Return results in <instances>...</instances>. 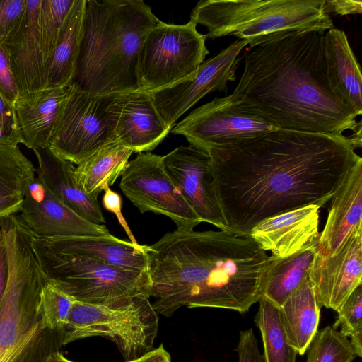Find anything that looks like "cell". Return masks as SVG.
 I'll return each instance as SVG.
<instances>
[{"label": "cell", "mask_w": 362, "mask_h": 362, "mask_svg": "<svg viewBox=\"0 0 362 362\" xmlns=\"http://www.w3.org/2000/svg\"><path fill=\"white\" fill-rule=\"evenodd\" d=\"M351 136L276 129L208 150L212 186L231 233L249 236L267 218L332 199L360 160Z\"/></svg>", "instance_id": "cell-1"}, {"label": "cell", "mask_w": 362, "mask_h": 362, "mask_svg": "<svg viewBox=\"0 0 362 362\" xmlns=\"http://www.w3.org/2000/svg\"><path fill=\"white\" fill-rule=\"evenodd\" d=\"M149 298L157 314L214 308L245 313L259 302L272 262L250 236L176 230L146 245Z\"/></svg>", "instance_id": "cell-2"}, {"label": "cell", "mask_w": 362, "mask_h": 362, "mask_svg": "<svg viewBox=\"0 0 362 362\" xmlns=\"http://www.w3.org/2000/svg\"><path fill=\"white\" fill-rule=\"evenodd\" d=\"M293 33L249 49L230 94L276 129L342 134L361 129L327 79L324 34Z\"/></svg>", "instance_id": "cell-3"}, {"label": "cell", "mask_w": 362, "mask_h": 362, "mask_svg": "<svg viewBox=\"0 0 362 362\" xmlns=\"http://www.w3.org/2000/svg\"><path fill=\"white\" fill-rule=\"evenodd\" d=\"M159 21L141 0H85L71 86L90 95L139 90V52Z\"/></svg>", "instance_id": "cell-4"}, {"label": "cell", "mask_w": 362, "mask_h": 362, "mask_svg": "<svg viewBox=\"0 0 362 362\" xmlns=\"http://www.w3.org/2000/svg\"><path fill=\"white\" fill-rule=\"evenodd\" d=\"M8 277L0 302V362H30L31 349L44 328L40 296L48 281L32 247L33 231L19 216L0 221Z\"/></svg>", "instance_id": "cell-5"}, {"label": "cell", "mask_w": 362, "mask_h": 362, "mask_svg": "<svg viewBox=\"0 0 362 362\" xmlns=\"http://www.w3.org/2000/svg\"><path fill=\"white\" fill-rule=\"evenodd\" d=\"M190 21L207 28V38L236 37L249 49L293 33L334 28L325 0H202Z\"/></svg>", "instance_id": "cell-6"}, {"label": "cell", "mask_w": 362, "mask_h": 362, "mask_svg": "<svg viewBox=\"0 0 362 362\" xmlns=\"http://www.w3.org/2000/svg\"><path fill=\"white\" fill-rule=\"evenodd\" d=\"M32 247L48 281L75 300L104 303L139 295L149 298L147 272L110 266L82 254L58 249L34 233Z\"/></svg>", "instance_id": "cell-7"}, {"label": "cell", "mask_w": 362, "mask_h": 362, "mask_svg": "<svg viewBox=\"0 0 362 362\" xmlns=\"http://www.w3.org/2000/svg\"><path fill=\"white\" fill-rule=\"evenodd\" d=\"M158 328L157 313L144 295L104 303L75 300L65 327L59 332L61 345L100 336L112 341L126 361L151 349Z\"/></svg>", "instance_id": "cell-8"}, {"label": "cell", "mask_w": 362, "mask_h": 362, "mask_svg": "<svg viewBox=\"0 0 362 362\" xmlns=\"http://www.w3.org/2000/svg\"><path fill=\"white\" fill-rule=\"evenodd\" d=\"M131 93L90 95L71 86L48 147L78 165L117 142V124Z\"/></svg>", "instance_id": "cell-9"}, {"label": "cell", "mask_w": 362, "mask_h": 362, "mask_svg": "<svg viewBox=\"0 0 362 362\" xmlns=\"http://www.w3.org/2000/svg\"><path fill=\"white\" fill-rule=\"evenodd\" d=\"M190 21L175 25L159 21L146 35L138 54L139 90L151 93L194 72L209 51L206 35Z\"/></svg>", "instance_id": "cell-10"}, {"label": "cell", "mask_w": 362, "mask_h": 362, "mask_svg": "<svg viewBox=\"0 0 362 362\" xmlns=\"http://www.w3.org/2000/svg\"><path fill=\"white\" fill-rule=\"evenodd\" d=\"M119 187L141 213L166 216L177 230H193L201 223L167 173L161 156L139 153L129 161Z\"/></svg>", "instance_id": "cell-11"}, {"label": "cell", "mask_w": 362, "mask_h": 362, "mask_svg": "<svg viewBox=\"0 0 362 362\" xmlns=\"http://www.w3.org/2000/svg\"><path fill=\"white\" fill-rule=\"evenodd\" d=\"M276 129L247 110L231 95L215 98L194 109L171 129L184 136L189 145L208 153L211 147L252 138Z\"/></svg>", "instance_id": "cell-12"}, {"label": "cell", "mask_w": 362, "mask_h": 362, "mask_svg": "<svg viewBox=\"0 0 362 362\" xmlns=\"http://www.w3.org/2000/svg\"><path fill=\"white\" fill-rule=\"evenodd\" d=\"M247 42L237 40L204 62L192 74L170 86L149 93L163 121L171 128L175 122L206 94L224 90L236 78L240 54Z\"/></svg>", "instance_id": "cell-13"}, {"label": "cell", "mask_w": 362, "mask_h": 362, "mask_svg": "<svg viewBox=\"0 0 362 362\" xmlns=\"http://www.w3.org/2000/svg\"><path fill=\"white\" fill-rule=\"evenodd\" d=\"M163 163L199 221L226 230V225L211 183L209 153L191 145L181 146L163 156Z\"/></svg>", "instance_id": "cell-14"}, {"label": "cell", "mask_w": 362, "mask_h": 362, "mask_svg": "<svg viewBox=\"0 0 362 362\" xmlns=\"http://www.w3.org/2000/svg\"><path fill=\"white\" fill-rule=\"evenodd\" d=\"M320 306L338 311L362 281V230L333 254L318 251L308 272Z\"/></svg>", "instance_id": "cell-15"}, {"label": "cell", "mask_w": 362, "mask_h": 362, "mask_svg": "<svg viewBox=\"0 0 362 362\" xmlns=\"http://www.w3.org/2000/svg\"><path fill=\"white\" fill-rule=\"evenodd\" d=\"M20 213L25 225L41 237L114 236L104 224L93 223L64 204L37 177L27 189Z\"/></svg>", "instance_id": "cell-16"}, {"label": "cell", "mask_w": 362, "mask_h": 362, "mask_svg": "<svg viewBox=\"0 0 362 362\" xmlns=\"http://www.w3.org/2000/svg\"><path fill=\"white\" fill-rule=\"evenodd\" d=\"M320 208L310 204L267 218L255 226L249 236L274 257L289 256L319 238Z\"/></svg>", "instance_id": "cell-17"}, {"label": "cell", "mask_w": 362, "mask_h": 362, "mask_svg": "<svg viewBox=\"0 0 362 362\" xmlns=\"http://www.w3.org/2000/svg\"><path fill=\"white\" fill-rule=\"evenodd\" d=\"M42 0H26L23 20L2 44L6 49L20 95L47 88L39 18Z\"/></svg>", "instance_id": "cell-18"}, {"label": "cell", "mask_w": 362, "mask_h": 362, "mask_svg": "<svg viewBox=\"0 0 362 362\" xmlns=\"http://www.w3.org/2000/svg\"><path fill=\"white\" fill-rule=\"evenodd\" d=\"M71 90V86L47 87L18 96L14 110L25 146L32 150L48 147Z\"/></svg>", "instance_id": "cell-19"}, {"label": "cell", "mask_w": 362, "mask_h": 362, "mask_svg": "<svg viewBox=\"0 0 362 362\" xmlns=\"http://www.w3.org/2000/svg\"><path fill=\"white\" fill-rule=\"evenodd\" d=\"M361 218L362 159L354 165L332 198L317 251L322 255L336 253L348 238L362 230Z\"/></svg>", "instance_id": "cell-20"}, {"label": "cell", "mask_w": 362, "mask_h": 362, "mask_svg": "<svg viewBox=\"0 0 362 362\" xmlns=\"http://www.w3.org/2000/svg\"><path fill=\"white\" fill-rule=\"evenodd\" d=\"M33 151L38 163L36 177L54 196L83 218L95 224L105 222L98 199L87 194L77 184L73 163L49 147Z\"/></svg>", "instance_id": "cell-21"}, {"label": "cell", "mask_w": 362, "mask_h": 362, "mask_svg": "<svg viewBox=\"0 0 362 362\" xmlns=\"http://www.w3.org/2000/svg\"><path fill=\"white\" fill-rule=\"evenodd\" d=\"M168 127L156 109L149 93L132 92L120 113L117 142L136 153L154 149L168 134Z\"/></svg>", "instance_id": "cell-22"}, {"label": "cell", "mask_w": 362, "mask_h": 362, "mask_svg": "<svg viewBox=\"0 0 362 362\" xmlns=\"http://www.w3.org/2000/svg\"><path fill=\"white\" fill-rule=\"evenodd\" d=\"M323 54L331 88L357 116L361 115V68L344 31L333 28L324 34Z\"/></svg>", "instance_id": "cell-23"}, {"label": "cell", "mask_w": 362, "mask_h": 362, "mask_svg": "<svg viewBox=\"0 0 362 362\" xmlns=\"http://www.w3.org/2000/svg\"><path fill=\"white\" fill-rule=\"evenodd\" d=\"M51 245L60 250L82 254L110 266L148 272L146 245L112 238L56 237L45 238Z\"/></svg>", "instance_id": "cell-24"}, {"label": "cell", "mask_w": 362, "mask_h": 362, "mask_svg": "<svg viewBox=\"0 0 362 362\" xmlns=\"http://www.w3.org/2000/svg\"><path fill=\"white\" fill-rule=\"evenodd\" d=\"M279 308L289 343L303 355L318 331L321 309L308 274Z\"/></svg>", "instance_id": "cell-25"}, {"label": "cell", "mask_w": 362, "mask_h": 362, "mask_svg": "<svg viewBox=\"0 0 362 362\" xmlns=\"http://www.w3.org/2000/svg\"><path fill=\"white\" fill-rule=\"evenodd\" d=\"M85 0H74L45 67L47 87L71 86L79 52Z\"/></svg>", "instance_id": "cell-26"}, {"label": "cell", "mask_w": 362, "mask_h": 362, "mask_svg": "<svg viewBox=\"0 0 362 362\" xmlns=\"http://www.w3.org/2000/svg\"><path fill=\"white\" fill-rule=\"evenodd\" d=\"M133 151L115 142L103 147L74 168L79 187L98 199L106 186H112L125 170Z\"/></svg>", "instance_id": "cell-27"}, {"label": "cell", "mask_w": 362, "mask_h": 362, "mask_svg": "<svg viewBox=\"0 0 362 362\" xmlns=\"http://www.w3.org/2000/svg\"><path fill=\"white\" fill-rule=\"evenodd\" d=\"M35 168L18 146L0 145V221L20 212Z\"/></svg>", "instance_id": "cell-28"}, {"label": "cell", "mask_w": 362, "mask_h": 362, "mask_svg": "<svg viewBox=\"0 0 362 362\" xmlns=\"http://www.w3.org/2000/svg\"><path fill=\"white\" fill-rule=\"evenodd\" d=\"M318 250V239L285 257L272 256L263 296L280 307L308 274Z\"/></svg>", "instance_id": "cell-29"}, {"label": "cell", "mask_w": 362, "mask_h": 362, "mask_svg": "<svg viewBox=\"0 0 362 362\" xmlns=\"http://www.w3.org/2000/svg\"><path fill=\"white\" fill-rule=\"evenodd\" d=\"M254 320L262 334L264 362H296L298 353L288 340L280 308L262 296Z\"/></svg>", "instance_id": "cell-30"}, {"label": "cell", "mask_w": 362, "mask_h": 362, "mask_svg": "<svg viewBox=\"0 0 362 362\" xmlns=\"http://www.w3.org/2000/svg\"><path fill=\"white\" fill-rule=\"evenodd\" d=\"M306 351V362H353L357 356L348 337L331 325L317 332Z\"/></svg>", "instance_id": "cell-31"}, {"label": "cell", "mask_w": 362, "mask_h": 362, "mask_svg": "<svg viewBox=\"0 0 362 362\" xmlns=\"http://www.w3.org/2000/svg\"><path fill=\"white\" fill-rule=\"evenodd\" d=\"M74 0H42L39 26L45 64L57 45L61 28Z\"/></svg>", "instance_id": "cell-32"}, {"label": "cell", "mask_w": 362, "mask_h": 362, "mask_svg": "<svg viewBox=\"0 0 362 362\" xmlns=\"http://www.w3.org/2000/svg\"><path fill=\"white\" fill-rule=\"evenodd\" d=\"M75 300L47 281L42 288L39 312L45 329L62 330L67 323Z\"/></svg>", "instance_id": "cell-33"}, {"label": "cell", "mask_w": 362, "mask_h": 362, "mask_svg": "<svg viewBox=\"0 0 362 362\" xmlns=\"http://www.w3.org/2000/svg\"><path fill=\"white\" fill-rule=\"evenodd\" d=\"M340 327V332L351 338V343L358 357H362V284L349 296L341 308L332 326Z\"/></svg>", "instance_id": "cell-34"}, {"label": "cell", "mask_w": 362, "mask_h": 362, "mask_svg": "<svg viewBox=\"0 0 362 362\" xmlns=\"http://www.w3.org/2000/svg\"><path fill=\"white\" fill-rule=\"evenodd\" d=\"M26 0H0V44H4L20 25Z\"/></svg>", "instance_id": "cell-35"}, {"label": "cell", "mask_w": 362, "mask_h": 362, "mask_svg": "<svg viewBox=\"0 0 362 362\" xmlns=\"http://www.w3.org/2000/svg\"><path fill=\"white\" fill-rule=\"evenodd\" d=\"M23 144L14 105L0 94V145L17 146Z\"/></svg>", "instance_id": "cell-36"}, {"label": "cell", "mask_w": 362, "mask_h": 362, "mask_svg": "<svg viewBox=\"0 0 362 362\" xmlns=\"http://www.w3.org/2000/svg\"><path fill=\"white\" fill-rule=\"evenodd\" d=\"M0 94L13 105L20 95L8 54L1 44H0Z\"/></svg>", "instance_id": "cell-37"}, {"label": "cell", "mask_w": 362, "mask_h": 362, "mask_svg": "<svg viewBox=\"0 0 362 362\" xmlns=\"http://www.w3.org/2000/svg\"><path fill=\"white\" fill-rule=\"evenodd\" d=\"M236 351L238 362H264L252 328L240 332Z\"/></svg>", "instance_id": "cell-38"}, {"label": "cell", "mask_w": 362, "mask_h": 362, "mask_svg": "<svg viewBox=\"0 0 362 362\" xmlns=\"http://www.w3.org/2000/svg\"><path fill=\"white\" fill-rule=\"evenodd\" d=\"M104 191L105 193L103 194L102 201L103 206L107 210L113 213L116 216V218H117L119 224L124 228L131 242L135 244H138L122 214V201L121 196L117 192L112 191L109 185L105 187Z\"/></svg>", "instance_id": "cell-39"}, {"label": "cell", "mask_w": 362, "mask_h": 362, "mask_svg": "<svg viewBox=\"0 0 362 362\" xmlns=\"http://www.w3.org/2000/svg\"><path fill=\"white\" fill-rule=\"evenodd\" d=\"M329 13H334L341 16L361 14L362 1L354 0H325Z\"/></svg>", "instance_id": "cell-40"}, {"label": "cell", "mask_w": 362, "mask_h": 362, "mask_svg": "<svg viewBox=\"0 0 362 362\" xmlns=\"http://www.w3.org/2000/svg\"><path fill=\"white\" fill-rule=\"evenodd\" d=\"M126 362H171V358L163 344H160L158 348L151 349L142 356Z\"/></svg>", "instance_id": "cell-41"}, {"label": "cell", "mask_w": 362, "mask_h": 362, "mask_svg": "<svg viewBox=\"0 0 362 362\" xmlns=\"http://www.w3.org/2000/svg\"><path fill=\"white\" fill-rule=\"evenodd\" d=\"M8 277V261L2 233L0 230V302L4 293Z\"/></svg>", "instance_id": "cell-42"}, {"label": "cell", "mask_w": 362, "mask_h": 362, "mask_svg": "<svg viewBox=\"0 0 362 362\" xmlns=\"http://www.w3.org/2000/svg\"><path fill=\"white\" fill-rule=\"evenodd\" d=\"M43 362H74L66 358L59 351H54L49 354Z\"/></svg>", "instance_id": "cell-43"}]
</instances>
